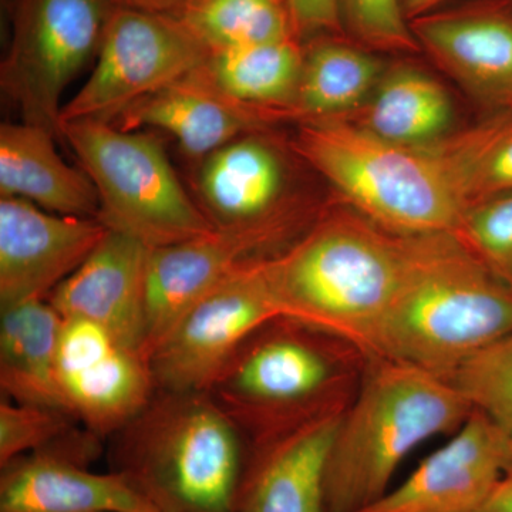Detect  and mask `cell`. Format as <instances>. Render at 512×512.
<instances>
[{
    "mask_svg": "<svg viewBox=\"0 0 512 512\" xmlns=\"http://www.w3.org/2000/svg\"><path fill=\"white\" fill-rule=\"evenodd\" d=\"M402 275L367 350L451 380L512 333V289L456 234L403 237Z\"/></svg>",
    "mask_w": 512,
    "mask_h": 512,
    "instance_id": "1",
    "label": "cell"
},
{
    "mask_svg": "<svg viewBox=\"0 0 512 512\" xmlns=\"http://www.w3.org/2000/svg\"><path fill=\"white\" fill-rule=\"evenodd\" d=\"M404 258L403 235L360 214L323 215L264 271L282 318L369 348L389 308Z\"/></svg>",
    "mask_w": 512,
    "mask_h": 512,
    "instance_id": "2",
    "label": "cell"
},
{
    "mask_svg": "<svg viewBox=\"0 0 512 512\" xmlns=\"http://www.w3.org/2000/svg\"><path fill=\"white\" fill-rule=\"evenodd\" d=\"M471 413L451 380L379 357L356 402L342 413L326 471V511L359 512L376 503L414 448L456 433Z\"/></svg>",
    "mask_w": 512,
    "mask_h": 512,
    "instance_id": "3",
    "label": "cell"
},
{
    "mask_svg": "<svg viewBox=\"0 0 512 512\" xmlns=\"http://www.w3.org/2000/svg\"><path fill=\"white\" fill-rule=\"evenodd\" d=\"M120 431L111 471L158 512H235L247 457L210 394L156 392Z\"/></svg>",
    "mask_w": 512,
    "mask_h": 512,
    "instance_id": "4",
    "label": "cell"
},
{
    "mask_svg": "<svg viewBox=\"0 0 512 512\" xmlns=\"http://www.w3.org/2000/svg\"><path fill=\"white\" fill-rule=\"evenodd\" d=\"M293 150L357 214L392 234H456L464 207L434 147L373 136L348 119L299 123Z\"/></svg>",
    "mask_w": 512,
    "mask_h": 512,
    "instance_id": "5",
    "label": "cell"
},
{
    "mask_svg": "<svg viewBox=\"0 0 512 512\" xmlns=\"http://www.w3.org/2000/svg\"><path fill=\"white\" fill-rule=\"evenodd\" d=\"M60 134L96 187L97 218L107 228L157 249L215 227L188 195L158 138L99 120L64 123Z\"/></svg>",
    "mask_w": 512,
    "mask_h": 512,
    "instance_id": "6",
    "label": "cell"
},
{
    "mask_svg": "<svg viewBox=\"0 0 512 512\" xmlns=\"http://www.w3.org/2000/svg\"><path fill=\"white\" fill-rule=\"evenodd\" d=\"M111 0H12V39L0 84L23 121L60 134L62 96L99 52Z\"/></svg>",
    "mask_w": 512,
    "mask_h": 512,
    "instance_id": "7",
    "label": "cell"
},
{
    "mask_svg": "<svg viewBox=\"0 0 512 512\" xmlns=\"http://www.w3.org/2000/svg\"><path fill=\"white\" fill-rule=\"evenodd\" d=\"M210 50L177 16L114 9L96 66L64 104L60 127L77 120L113 123L134 103L197 69Z\"/></svg>",
    "mask_w": 512,
    "mask_h": 512,
    "instance_id": "8",
    "label": "cell"
},
{
    "mask_svg": "<svg viewBox=\"0 0 512 512\" xmlns=\"http://www.w3.org/2000/svg\"><path fill=\"white\" fill-rule=\"evenodd\" d=\"M264 261L212 289L171 326L148 356L156 392H210L248 339L284 319L266 279Z\"/></svg>",
    "mask_w": 512,
    "mask_h": 512,
    "instance_id": "9",
    "label": "cell"
},
{
    "mask_svg": "<svg viewBox=\"0 0 512 512\" xmlns=\"http://www.w3.org/2000/svg\"><path fill=\"white\" fill-rule=\"evenodd\" d=\"M293 208L248 224L222 225L207 234L151 249L147 265V360L188 308L232 276L258 264L298 224Z\"/></svg>",
    "mask_w": 512,
    "mask_h": 512,
    "instance_id": "10",
    "label": "cell"
},
{
    "mask_svg": "<svg viewBox=\"0 0 512 512\" xmlns=\"http://www.w3.org/2000/svg\"><path fill=\"white\" fill-rule=\"evenodd\" d=\"M56 373L64 409L97 437L123 429L156 394L146 357L89 320L63 319Z\"/></svg>",
    "mask_w": 512,
    "mask_h": 512,
    "instance_id": "11",
    "label": "cell"
},
{
    "mask_svg": "<svg viewBox=\"0 0 512 512\" xmlns=\"http://www.w3.org/2000/svg\"><path fill=\"white\" fill-rule=\"evenodd\" d=\"M322 350L293 333L259 336L245 342L212 384L214 402L242 427L276 426L322 393L330 382Z\"/></svg>",
    "mask_w": 512,
    "mask_h": 512,
    "instance_id": "12",
    "label": "cell"
},
{
    "mask_svg": "<svg viewBox=\"0 0 512 512\" xmlns=\"http://www.w3.org/2000/svg\"><path fill=\"white\" fill-rule=\"evenodd\" d=\"M421 52L481 106L512 113V2L468 0L410 22Z\"/></svg>",
    "mask_w": 512,
    "mask_h": 512,
    "instance_id": "13",
    "label": "cell"
},
{
    "mask_svg": "<svg viewBox=\"0 0 512 512\" xmlns=\"http://www.w3.org/2000/svg\"><path fill=\"white\" fill-rule=\"evenodd\" d=\"M107 231L99 218L55 214L22 198H0L2 309L49 298Z\"/></svg>",
    "mask_w": 512,
    "mask_h": 512,
    "instance_id": "14",
    "label": "cell"
},
{
    "mask_svg": "<svg viewBox=\"0 0 512 512\" xmlns=\"http://www.w3.org/2000/svg\"><path fill=\"white\" fill-rule=\"evenodd\" d=\"M511 454V437L473 410L446 446L359 512H478L497 487Z\"/></svg>",
    "mask_w": 512,
    "mask_h": 512,
    "instance_id": "15",
    "label": "cell"
},
{
    "mask_svg": "<svg viewBox=\"0 0 512 512\" xmlns=\"http://www.w3.org/2000/svg\"><path fill=\"white\" fill-rule=\"evenodd\" d=\"M150 252L143 242L109 229L86 261L50 293L47 301L63 319L96 323L146 357Z\"/></svg>",
    "mask_w": 512,
    "mask_h": 512,
    "instance_id": "16",
    "label": "cell"
},
{
    "mask_svg": "<svg viewBox=\"0 0 512 512\" xmlns=\"http://www.w3.org/2000/svg\"><path fill=\"white\" fill-rule=\"evenodd\" d=\"M340 419L325 410L262 440L247 457L235 512H328L326 471Z\"/></svg>",
    "mask_w": 512,
    "mask_h": 512,
    "instance_id": "17",
    "label": "cell"
},
{
    "mask_svg": "<svg viewBox=\"0 0 512 512\" xmlns=\"http://www.w3.org/2000/svg\"><path fill=\"white\" fill-rule=\"evenodd\" d=\"M0 468V512H158L126 478L96 473L63 448Z\"/></svg>",
    "mask_w": 512,
    "mask_h": 512,
    "instance_id": "18",
    "label": "cell"
},
{
    "mask_svg": "<svg viewBox=\"0 0 512 512\" xmlns=\"http://www.w3.org/2000/svg\"><path fill=\"white\" fill-rule=\"evenodd\" d=\"M126 131L157 128L177 141L185 156L201 161L225 144L269 124L258 111L229 99L200 70L144 97L113 121Z\"/></svg>",
    "mask_w": 512,
    "mask_h": 512,
    "instance_id": "19",
    "label": "cell"
},
{
    "mask_svg": "<svg viewBox=\"0 0 512 512\" xmlns=\"http://www.w3.org/2000/svg\"><path fill=\"white\" fill-rule=\"evenodd\" d=\"M256 133L225 144L200 163L197 190L215 227L265 220L286 210V165L274 144Z\"/></svg>",
    "mask_w": 512,
    "mask_h": 512,
    "instance_id": "20",
    "label": "cell"
},
{
    "mask_svg": "<svg viewBox=\"0 0 512 512\" xmlns=\"http://www.w3.org/2000/svg\"><path fill=\"white\" fill-rule=\"evenodd\" d=\"M56 134L37 124L0 127V197L22 198L60 215L97 218L99 194L83 170L63 160Z\"/></svg>",
    "mask_w": 512,
    "mask_h": 512,
    "instance_id": "21",
    "label": "cell"
},
{
    "mask_svg": "<svg viewBox=\"0 0 512 512\" xmlns=\"http://www.w3.org/2000/svg\"><path fill=\"white\" fill-rule=\"evenodd\" d=\"M386 64L372 50L343 35L303 43L301 76L286 120L346 119L362 109L382 79Z\"/></svg>",
    "mask_w": 512,
    "mask_h": 512,
    "instance_id": "22",
    "label": "cell"
},
{
    "mask_svg": "<svg viewBox=\"0 0 512 512\" xmlns=\"http://www.w3.org/2000/svg\"><path fill=\"white\" fill-rule=\"evenodd\" d=\"M346 119L390 143L424 147L450 136L454 106L443 84L399 62L386 67L365 106Z\"/></svg>",
    "mask_w": 512,
    "mask_h": 512,
    "instance_id": "23",
    "label": "cell"
},
{
    "mask_svg": "<svg viewBox=\"0 0 512 512\" xmlns=\"http://www.w3.org/2000/svg\"><path fill=\"white\" fill-rule=\"evenodd\" d=\"M62 325V315L47 299L2 309L0 387L3 397L66 412L56 373Z\"/></svg>",
    "mask_w": 512,
    "mask_h": 512,
    "instance_id": "24",
    "label": "cell"
},
{
    "mask_svg": "<svg viewBox=\"0 0 512 512\" xmlns=\"http://www.w3.org/2000/svg\"><path fill=\"white\" fill-rule=\"evenodd\" d=\"M302 62V43L286 39L210 52L198 70L229 99L271 124L286 120Z\"/></svg>",
    "mask_w": 512,
    "mask_h": 512,
    "instance_id": "25",
    "label": "cell"
},
{
    "mask_svg": "<svg viewBox=\"0 0 512 512\" xmlns=\"http://www.w3.org/2000/svg\"><path fill=\"white\" fill-rule=\"evenodd\" d=\"M431 146L446 165L466 211L512 192V113L494 114Z\"/></svg>",
    "mask_w": 512,
    "mask_h": 512,
    "instance_id": "26",
    "label": "cell"
},
{
    "mask_svg": "<svg viewBox=\"0 0 512 512\" xmlns=\"http://www.w3.org/2000/svg\"><path fill=\"white\" fill-rule=\"evenodd\" d=\"M177 18L210 52L296 39L286 0H188Z\"/></svg>",
    "mask_w": 512,
    "mask_h": 512,
    "instance_id": "27",
    "label": "cell"
},
{
    "mask_svg": "<svg viewBox=\"0 0 512 512\" xmlns=\"http://www.w3.org/2000/svg\"><path fill=\"white\" fill-rule=\"evenodd\" d=\"M451 382L473 410L494 421L512 439V333L468 359Z\"/></svg>",
    "mask_w": 512,
    "mask_h": 512,
    "instance_id": "28",
    "label": "cell"
},
{
    "mask_svg": "<svg viewBox=\"0 0 512 512\" xmlns=\"http://www.w3.org/2000/svg\"><path fill=\"white\" fill-rule=\"evenodd\" d=\"M343 33L377 53L416 55L419 43L404 15L402 0H338Z\"/></svg>",
    "mask_w": 512,
    "mask_h": 512,
    "instance_id": "29",
    "label": "cell"
},
{
    "mask_svg": "<svg viewBox=\"0 0 512 512\" xmlns=\"http://www.w3.org/2000/svg\"><path fill=\"white\" fill-rule=\"evenodd\" d=\"M74 419L63 410L35 404L0 402V467L15 458L49 450L76 440L70 436Z\"/></svg>",
    "mask_w": 512,
    "mask_h": 512,
    "instance_id": "30",
    "label": "cell"
},
{
    "mask_svg": "<svg viewBox=\"0 0 512 512\" xmlns=\"http://www.w3.org/2000/svg\"><path fill=\"white\" fill-rule=\"evenodd\" d=\"M456 235L495 275L511 281L512 192L468 208Z\"/></svg>",
    "mask_w": 512,
    "mask_h": 512,
    "instance_id": "31",
    "label": "cell"
},
{
    "mask_svg": "<svg viewBox=\"0 0 512 512\" xmlns=\"http://www.w3.org/2000/svg\"><path fill=\"white\" fill-rule=\"evenodd\" d=\"M291 13L293 30L299 42L315 37L343 35L338 0H286Z\"/></svg>",
    "mask_w": 512,
    "mask_h": 512,
    "instance_id": "32",
    "label": "cell"
},
{
    "mask_svg": "<svg viewBox=\"0 0 512 512\" xmlns=\"http://www.w3.org/2000/svg\"><path fill=\"white\" fill-rule=\"evenodd\" d=\"M478 512H512V454L493 494Z\"/></svg>",
    "mask_w": 512,
    "mask_h": 512,
    "instance_id": "33",
    "label": "cell"
},
{
    "mask_svg": "<svg viewBox=\"0 0 512 512\" xmlns=\"http://www.w3.org/2000/svg\"><path fill=\"white\" fill-rule=\"evenodd\" d=\"M119 8L178 16L188 0H111Z\"/></svg>",
    "mask_w": 512,
    "mask_h": 512,
    "instance_id": "34",
    "label": "cell"
},
{
    "mask_svg": "<svg viewBox=\"0 0 512 512\" xmlns=\"http://www.w3.org/2000/svg\"><path fill=\"white\" fill-rule=\"evenodd\" d=\"M451 2L453 0H402V6L407 20L412 22L414 19L450 5Z\"/></svg>",
    "mask_w": 512,
    "mask_h": 512,
    "instance_id": "35",
    "label": "cell"
},
{
    "mask_svg": "<svg viewBox=\"0 0 512 512\" xmlns=\"http://www.w3.org/2000/svg\"><path fill=\"white\" fill-rule=\"evenodd\" d=\"M508 285H510V288L512 289V279L510 282H508Z\"/></svg>",
    "mask_w": 512,
    "mask_h": 512,
    "instance_id": "36",
    "label": "cell"
},
{
    "mask_svg": "<svg viewBox=\"0 0 512 512\" xmlns=\"http://www.w3.org/2000/svg\"><path fill=\"white\" fill-rule=\"evenodd\" d=\"M511 2H512V0H511Z\"/></svg>",
    "mask_w": 512,
    "mask_h": 512,
    "instance_id": "37",
    "label": "cell"
}]
</instances>
